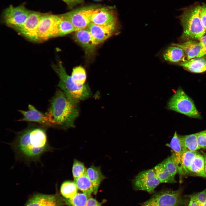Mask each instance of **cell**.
I'll return each instance as SVG.
<instances>
[{
    "mask_svg": "<svg viewBox=\"0 0 206 206\" xmlns=\"http://www.w3.org/2000/svg\"><path fill=\"white\" fill-rule=\"evenodd\" d=\"M78 188L74 181H66L62 184L60 191L62 195L66 199L71 198L77 193Z\"/></svg>",
    "mask_w": 206,
    "mask_h": 206,
    "instance_id": "cb8c5ba5",
    "label": "cell"
},
{
    "mask_svg": "<svg viewBox=\"0 0 206 206\" xmlns=\"http://www.w3.org/2000/svg\"><path fill=\"white\" fill-rule=\"evenodd\" d=\"M183 189L176 190L163 189L155 192L147 201L140 203V206H188V198L183 194Z\"/></svg>",
    "mask_w": 206,
    "mask_h": 206,
    "instance_id": "5b68a950",
    "label": "cell"
},
{
    "mask_svg": "<svg viewBox=\"0 0 206 206\" xmlns=\"http://www.w3.org/2000/svg\"><path fill=\"white\" fill-rule=\"evenodd\" d=\"M60 20V15L42 13L37 28L38 41L59 36L58 26Z\"/></svg>",
    "mask_w": 206,
    "mask_h": 206,
    "instance_id": "52a82bcc",
    "label": "cell"
},
{
    "mask_svg": "<svg viewBox=\"0 0 206 206\" xmlns=\"http://www.w3.org/2000/svg\"><path fill=\"white\" fill-rule=\"evenodd\" d=\"M52 67L58 76L60 81L58 85L70 99L78 103L80 101L89 98L92 93L88 85L86 84L78 85L72 81L71 76L68 74L61 62L52 64Z\"/></svg>",
    "mask_w": 206,
    "mask_h": 206,
    "instance_id": "277c9868",
    "label": "cell"
},
{
    "mask_svg": "<svg viewBox=\"0 0 206 206\" xmlns=\"http://www.w3.org/2000/svg\"><path fill=\"white\" fill-rule=\"evenodd\" d=\"M71 76L72 81L75 84L81 86L85 84L86 74L83 67L78 66L74 68Z\"/></svg>",
    "mask_w": 206,
    "mask_h": 206,
    "instance_id": "4316f807",
    "label": "cell"
},
{
    "mask_svg": "<svg viewBox=\"0 0 206 206\" xmlns=\"http://www.w3.org/2000/svg\"><path fill=\"white\" fill-rule=\"evenodd\" d=\"M86 174L91 181L94 187V193L96 194L99 187L106 177L102 173L100 168L92 165L86 170Z\"/></svg>",
    "mask_w": 206,
    "mask_h": 206,
    "instance_id": "ac0fdd59",
    "label": "cell"
},
{
    "mask_svg": "<svg viewBox=\"0 0 206 206\" xmlns=\"http://www.w3.org/2000/svg\"><path fill=\"white\" fill-rule=\"evenodd\" d=\"M198 133L188 135L179 136L181 142L185 150L195 151L200 149L197 142Z\"/></svg>",
    "mask_w": 206,
    "mask_h": 206,
    "instance_id": "7402d4cb",
    "label": "cell"
},
{
    "mask_svg": "<svg viewBox=\"0 0 206 206\" xmlns=\"http://www.w3.org/2000/svg\"><path fill=\"white\" fill-rule=\"evenodd\" d=\"M178 64L192 72L202 73L206 72V55L180 62Z\"/></svg>",
    "mask_w": 206,
    "mask_h": 206,
    "instance_id": "9a60e30c",
    "label": "cell"
},
{
    "mask_svg": "<svg viewBox=\"0 0 206 206\" xmlns=\"http://www.w3.org/2000/svg\"><path fill=\"white\" fill-rule=\"evenodd\" d=\"M153 169L161 183H173L177 182L175 177L169 173L163 161L156 165Z\"/></svg>",
    "mask_w": 206,
    "mask_h": 206,
    "instance_id": "ffe728a7",
    "label": "cell"
},
{
    "mask_svg": "<svg viewBox=\"0 0 206 206\" xmlns=\"http://www.w3.org/2000/svg\"><path fill=\"white\" fill-rule=\"evenodd\" d=\"M94 206H101V204L100 203L99 204L94 205Z\"/></svg>",
    "mask_w": 206,
    "mask_h": 206,
    "instance_id": "b9f144b4",
    "label": "cell"
},
{
    "mask_svg": "<svg viewBox=\"0 0 206 206\" xmlns=\"http://www.w3.org/2000/svg\"><path fill=\"white\" fill-rule=\"evenodd\" d=\"M163 161L170 174L175 177L178 171L177 167L172 158L170 156Z\"/></svg>",
    "mask_w": 206,
    "mask_h": 206,
    "instance_id": "1f68e13d",
    "label": "cell"
},
{
    "mask_svg": "<svg viewBox=\"0 0 206 206\" xmlns=\"http://www.w3.org/2000/svg\"><path fill=\"white\" fill-rule=\"evenodd\" d=\"M90 198L84 193H77L74 196L65 201L68 206H85Z\"/></svg>",
    "mask_w": 206,
    "mask_h": 206,
    "instance_id": "83f0119b",
    "label": "cell"
},
{
    "mask_svg": "<svg viewBox=\"0 0 206 206\" xmlns=\"http://www.w3.org/2000/svg\"><path fill=\"white\" fill-rule=\"evenodd\" d=\"M86 170L83 163L76 159L74 160L72 169L74 179L84 174Z\"/></svg>",
    "mask_w": 206,
    "mask_h": 206,
    "instance_id": "f546056e",
    "label": "cell"
},
{
    "mask_svg": "<svg viewBox=\"0 0 206 206\" xmlns=\"http://www.w3.org/2000/svg\"><path fill=\"white\" fill-rule=\"evenodd\" d=\"M28 10L23 5L15 7L11 5L3 11L2 14L3 19L4 20L16 17Z\"/></svg>",
    "mask_w": 206,
    "mask_h": 206,
    "instance_id": "484cf974",
    "label": "cell"
},
{
    "mask_svg": "<svg viewBox=\"0 0 206 206\" xmlns=\"http://www.w3.org/2000/svg\"><path fill=\"white\" fill-rule=\"evenodd\" d=\"M203 153L205 159V171L206 175V153L203 152Z\"/></svg>",
    "mask_w": 206,
    "mask_h": 206,
    "instance_id": "f35d334b",
    "label": "cell"
},
{
    "mask_svg": "<svg viewBox=\"0 0 206 206\" xmlns=\"http://www.w3.org/2000/svg\"><path fill=\"white\" fill-rule=\"evenodd\" d=\"M198 153L196 151L185 150L181 157L182 176L189 173L190 166L196 155Z\"/></svg>",
    "mask_w": 206,
    "mask_h": 206,
    "instance_id": "603a6c76",
    "label": "cell"
},
{
    "mask_svg": "<svg viewBox=\"0 0 206 206\" xmlns=\"http://www.w3.org/2000/svg\"><path fill=\"white\" fill-rule=\"evenodd\" d=\"M19 111L23 115L19 121L34 122L46 128L51 127L50 122L46 113L44 114L39 111L32 105H29L27 111L19 110Z\"/></svg>",
    "mask_w": 206,
    "mask_h": 206,
    "instance_id": "8fae6325",
    "label": "cell"
},
{
    "mask_svg": "<svg viewBox=\"0 0 206 206\" xmlns=\"http://www.w3.org/2000/svg\"><path fill=\"white\" fill-rule=\"evenodd\" d=\"M64 14L77 31L87 28L91 23L90 9H76Z\"/></svg>",
    "mask_w": 206,
    "mask_h": 206,
    "instance_id": "7c38bea8",
    "label": "cell"
},
{
    "mask_svg": "<svg viewBox=\"0 0 206 206\" xmlns=\"http://www.w3.org/2000/svg\"><path fill=\"white\" fill-rule=\"evenodd\" d=\"M161 183L153 169L140 172L132 181L134 189L145 191L150 194L155 193V189Z\"/></svg>",
    "mask_w": 206,
    "mask_h": 206,
    "instance_id": "ba28073f",
    "label": "cell"
},
{
    "mask_svg": "<svg viewBox=\"0 0 206 206\" xmlns=\"http://www.w3.org/2000/svg\"><path fill=\"white\" fill-rule=\"evenodd\" d=\"M201 8L200 4L196 3L182 9L183 13L179 18L183 28L181 37L183 40H199L205 34L199 16Z\"/></svg>",
    "mask_w": 206,
    "mask_h": 206,
    "instance_id": "3957f363",
    "label": "cell"
},
{
    "mask_svg": "<svg viewBox=\"0 0 206 206\" xmlns=\"http://www.w3.org/2000/svg\"><path fill=\"white\" fill-rule=\"evenodd\" d=\"M163 57L165 60L173 63H179L187 60L186 54L181 47L171 45L163 52Z\"/></svg>",
    "mask_w": 206,
    "mask_h": 206,
    "instance_id": "2e32d148",
    "label": "cell"
},
{
    "mask_svg": "<svg viewBox=\"0 0 206 206\" xmlns=\"http://www.w3.org/2000/svg\"><path fill=\"white\" fill-rule=\"evenodd\" d=\"M197 140L200 148L206 149V130L198 132Z\"/></svg>",
    "mask_w": 206,
    "mask_h": 206,
    "instance_id": "e575fe53",
    "label": "cell"
},
{
    "mask_svg": "<svg viewBox=\"0 0 206 206\" xmlns=\"http://www.w3.org/2000/svg\"><path fill=\"white\" fill-rule=\"evenodd\" d=\"M46 128L30 124L25 129L17 133L10 144L17 159L27 163L37 162L44 153L53 150L49 143Z\"/></svg>",
    "mask_w": 206,
    "mask_h": 206,
    "instance_id": "6da1fadb",
    "label": "cell"
},
{
    "mask_svg": "<svg viewBox=\"0 0 206 206\" xmlns=\"http://www.w3.org/2000/svg\"><path fill=\"white\" fill-rule=\"evenodd\" d=\"M189 173L206 178L203 155L198 153L196 155L190 166Z\"/></svg>",
    "mask_w": 206,
    "mask_h": 206,
    "instance_id": "d6986e66",
    "label": "cell"
},
{
    "mask_svg": "<svg viewBox=\"0 0 206 206\" xmlns=\"http://www.w3.org/2000/svg\"><path fill=\"white\" fill-rule=\"evenodd\" d=\"M42 14L38 12L31 11L23 24L15 30L28 39L38 41L37 28Z\"/></svg>",
    "mask_w": 206,
    "mask_h": 206,
    "instance_id": "30bf717a",
    "label": "cell"
},
{
    "mask_svg": "<svg viewBox=\"0 0 206 206\" xmlns=\"http://www.w3.org/2000/svg\"><path fill=\"white\" fill-rule=\"evenodd\" d=\"M48 195L39 194H35L28 200L24 206H43Z\"/></svg>",
    "mask_w": 206,
    "mask_h": 206,
    "instance_id": "4dcf8cb0",
    "label": "cell"
},
{
    "mask_svg": "<svg viewBox=\"0 0 206 206\" xmlns=\"http://www.w3.org/2000/svg\"><path fill=\"white\" fill-rule=\"evenodd\" d=\"M74 37L87 53H92L94 52L97 45L87 28L75 31Z\"/></svg>",
    "mask_w": 206,
    "mask_h": 206,
    "instance_id": "5bb4252c",
    "label": "cell"
},
{
    "mask_svg": "<svg viewBox=\"0 0 206 206\" xmlns=\"http://www.w3.org/2000/svg\"><path fill=\"white\" fill-rule=\"evenodd\" d=\"M168 108L188 117L201 119V116L197 109L193 101L180 87L170 99Z\"/></svg>",
    "mask_w": 206,
    "mask_h": 206,
    "instance_id": "8992f818",
    "label": "cell"
},
{
    "mask_svg": "<svg viewBox=\"0 0 206 206\" xmlns=\"http://www.w3.org/2000/svg\"><path fill=\"white\" fill-rule=\"evenodd\" d=\"M199 16L202 24L206 31V4L202 3L199 12Z\"/></svg>",
    "mask_w": 206,
    "mask_h": 206,
    "instance_id": "d590c367",
    "label": "cell"
},
{
    "mask_svg": "<svg viewBox=\"0 0 206 206\" xmlns=\"http://www.w3.org/2000/svg\"><path fill=\"white\" fill-rule=\"evenodd\" d=\"M73 5L82 3L84 0H69Z\"/></svg>",
    "mask_w": 206,
    "mask_h": 206,
    "instance_id": "74e56055",
    "label": "cell"
},
{
    "mask_svg": "<svg viewBox=\"0 0 206 206\" xmlns=\"http://www.w3.org/2000/svg\"><path fill=\"white\" fill-rule=\"evenodd\" d=\"M116 28V27L100 25L92 23L87 27L96 45L111 36L115 32Z\"/></svg>",
    "mask_w": 206,
    "mask_h": 206,
    "instance_id": "4fadbf2b",
    "label": "cell"
},
{
    "mask_svg": "<svg viewBox=\"0 0 206 206\" xmlns=\"http://www.w3.org/2000/svg\"><path fill=\"white\" fill-rule=\"evenodd\" d=\"M62 204L55 196L49 195L43 206H61Z\"/></svg>",
    "mask_w": 206,
    "mask_h": 206,
    "instance_id": "836d02e7",
    "label": "cell"
},
{
    "mask_svg": "<svg viewBox=\"0 0 206 206\" xmlns=\"http://www.w3.org/2000/svg\"><path fill=\"white\" fill-rule=\"evenodd\" d=\"M199 41L201 48L197 57H200L206 55V35L203 36Z\"/></svg>",
    "mask_w": 206,
    "mask_h": 206,
    "instance_id": "8d00e7d4",
    "label": "cell"
},
{
    "mask_svg": "<svg viewBox=\"0 0 206 206\" xmlns=\"http://www.w3.org/2000/svg\"><path fill=\"white\" fill-rule=\"evenodd\" d=\"M78 189L86 194L89 197L94 193V187L92 183L86 173L74 179Z\"/></svg>",
    "mask_w": 206,
    "mask_h": 206,
    "instance_id": "44dd1931",
    "label": "cell"
},
{
    "mask_svg": "<svg viewBox=\"0 0 206 206\" xmlns=\"http://www.w3.org/2000/svg\"><path fill=\"white\" fill-rule=\"evenodd\" d=\"M167 146L171 148L172 152L175 154L181 156L185 150L183 148L180 140L179 136L175 131L171 141Z\"/></svg>",
    "mask_w": 206,
    "mask_h": 206,
    "instance_id": "f1b7e54d",
    "label": "cell"
},
{
    "mask_svg": "<svg viewBox=\"0 0 206 206\" xmlns=\"http://www.w3.org/2000/svg\"><path fill=\"white\" fill-rule=\"evenodd\" d=\"M171 45L179 47L184 51L187 60L197 57L201 48L199 42L195 40L187 41L183 43Z\"/></svg>",
    "mask_w": 206,
    "mask_h": 206,
    "instance_id": "e0dca14e",
    "label": "cell"
},
{
    "mask_svg": "<svg viewBox=\"0 0 206 206\" xmlns=\"http://www.w3.org/2000/svg\"><path fill=\"white\" fill-rule=\"evenodd\" d=\"M60 15L61 20L58 26L59 36H63L77 31L64 14Z\"/></svg>",
    "mask_w": 206,
    "mask_h": 206,
    "instance_id": "d4e9b609",
    "label": "cell"
},
{
    "mask_svg": "<svg viewBox=\"0 0 206 206\" xmlns=\"http://www.w3.org/2000/svg\"><path fill=\"white\" fill-rule=\"evenodd\" d=\"M66 3L69 6H72L73 5L71 2L69 0H62Z\"/></svg>",
    "mask_w": 206,
    "mask_h": 206,
    "instance_id": "ab89813d",
    "label": "cell"
},
{
    "mask_svg": "<svg viewBox=\"0 0 206 206\" xmlns=\"http://www.w3.org/2000/svg\"><path fill=\"white\" fill-rule=\"evenodd\" d=\"M78 103L69 99L62 90H57L45 113L51 127L64 130L74 127L80 113Z\"/></svg>",
    "mask_w": 206,
    "mask_h": 206,
    "instance_id": "7a4b0ae2",
    "label": "cell"
},
{
    "mask_svg": "<svg viewBox=\"0 0 206 206\" xmlns=\"http://www.w3.org/2000/svg\"><path fill=\"white\" fill-rule=\"evenodd\" d=\"M114 9L103 7L90 9L91 23L100 25L116 27L118 19Z\"/></svg>",
    "mask_w": 206,
    "mask_h": 206,
    "instance_id": "9c48e42d",
    "label": "cell"
},
{
    "mask_svg": "<svg viewBox=\"0 0 206 206\" xmlns=\"http://www.w3.org/2000/svg\"><path fill=\"white\" fill-rule=\"evenodd\" d=\"M185 197L192 198L200 204H202L206 201V188L203 191L193 194L184 195Z\"/></svg>",
    "mask_w": 206,
    "mask_h": 206,
    "instance_id": "d6a6232c",
    "label": "cell"
},
{
    "mask_svg": "<svg viewBox=\"0 0 206 206\" xmlns=\"http://www.w3.org/2000/svg\"><path fill=\"white\" fill-rule=\"evenodd\" d=\"M200 206H206V201L202 204Z\"/></svg>",
    "mask_w": 206,
    "mask_h": 206,
    "instance_id": "60d3db41",
    "label": "cell"
}]
</instances>
